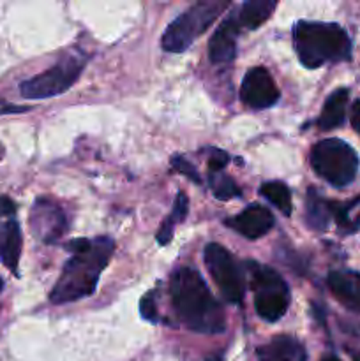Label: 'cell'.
I'll return each mask as SVG.
<instances>
[{"label": "cell", "mask_w": 360, "mask_h": 361, "mask_svg": "<svg viewBox=\"0 0 360 361\" xmlns=\"http://www.w3.org/2000/svg\"><path fill=\"white\" fill-rule=\"evenodd\" d=\"M85 62L87 59L83 55L64 56L59 63L49 67L48 71L23 81L20 85V94L25 99H34V101L64 94L76 83L80 74L83 73Z\"/></svg>", "instance_id": "obj_7"}, {"label": "cell", "mask_w": 360, "mask_h": 361, "mask_svg": "<svg viewBox=\"0 0 360 361\" xmlns=\"http://www.w3.org/2000/svg\"><path fill=\"white\" fill-rule=\"evenodd\" d=\"M306 221L307 226L314 231H327L328 221H330V207H328V201H325L316 192V189L307 190Z\"/></svg>", "instance_id": "obj_18"}, {"label": "cell", "mask_w": 360, "mask_h": 361, "mask_svg": "<svg viewBox=\"0 0 360 361\" xmlns=\"http://www.w3.org/2000/svg\"><path fill=\"white\" fill-rule=\"evenodd\" d=\"M293 39L300 63L307 69H316L327 62H342L352 55L348 34L335 23L302 20L293 28Z\"/></svg>", "instance_id": "obj_3"}, {"label": "cell", "mask_w": 360, "mask_h": 361, "mask_svg": "<svg viewBox=\"0 0 360 361\" xmlns=\"http://www.w3.org/2000/svg\"><path fill=\"white\" fill-rule=\"evenodd\" d=\"M274 222L275 219L268 208L261 207V204H251L242 214L226 219L224 224L239 235H242L244 238L258 240L274 228Z\"/></svg>", "instance_id": "obj_11"}, {"label": "cell", "mask_w": 360, "mask_h": 361, "mask_svg": "<svg viewBox=\"0 0 360 361\" xmlns=\"http://www.w3.org/2000/svg\"><path fill=\"white\" fill-rule=\"evenodd\" d=\"M228 6L226 0H201L194 4L168 25L161 39L162 49L169 53L186 51Z\"/></svg>", "instance_id": "obj_4"}, {"label": "cell", "mask_w": 360, "mask_h": 361, "mask_svg": "<svg viewBox=\"0 0 360 361\" xmlns=\"http://www.w3.org/2000/svg\"><path fill=\"white\" fill-rule=\"evenodd\" d=\"M30 229L42 243H55L67 229L62 208L49 197H37L30 210Z\"/></svg>", "instance_id": "obj_9"}, {"label": "cell", "mask_w": 360, "mask_h": 361, "mask_svg": "<svg viewBox=\"0 0 360 361\" xmlns=\"http://www.w3.org/2000/svg\"><path fill=\"white\" fill-rule=\"evenodd\" d=\"M140 314L143 319L150 321V323H157V291H148L147 295L140 300Z\"/></svg>", "instance_id": "obj_24"}, {"label": "cell", "mask_w": 360, "mask_h": 361, "mask_svg": "<svg viewBox=\"0 0 360 361\" xmlns=\"http://www.w3.org/2000/svg\"><path fill=\"white\" fill-rule=\"evenodd\" d=\"M16 210V204L6 196H0V215H13Z\"/></svg>", "instance_id": "obj_26"}, {"label": "cell", "mask_w": 360, "mask_h": 361, "mask_svg": "<svg viewBox=\"0 0 360 361\" xmlns=\"http://www.w3.org/2000/svg\"><path fill=\"white\" fill-rule=\"evenodd\" d=\"M328 288L346 309L360 312V274L332 271L328 275Z\"/></svg>", "instance_id": "obj_14"}, {"label": "cell", "mask_w": 360, "mask_h": 361, "mask_svg": "<svg viewBox=\"0 0 360 361\" xmlns=\"http://www.w3.org/2000/svg\"><path fill=\"white\" fill-rule=\"evenodd\" d=\"M172 166L176 173H180V175H184L186 178H189L191 182H194L196 185H200L201 183V176H200V173H198V169L194 168V164H191V162L187 161L184 155H179V154L173 155Z\"/></svg>", "instance_id": "obj_23"}, {"label": "cell", "mask_w": 360, "mask_h": 361, "mask_svg": "<svg viewBox=\"0 0 360 361\" xmlns=\"http://www.w3.org/2000/svg\"><path fill=\"white\" fill-rule=\"evenodd\" d=\"M0 289H2V281H0Z\"/></svg>", "instance_id": "obj_31"}, {"label": "cell", "mask_w": 360, "mask_h": 361, "mask_svg": "<svg viewBox=\"0 0 360 361\" xmlns=\"http://www.w3.org/2000/svg\"><path fill=\"white\" fill-rule=\"evenodd\" d=\"M169 296L176 317L191 331L219 335L226 330L224 312L198 270L176 268L169 279Z\"/></svg>", "instance_id": "obj_2"}, {"label": "cell", "mask_w": 360, "mask_h": 361, "mask_svg": "<svg viewBox=\"0 0 360 361\" xmlns=\"http://www.w3.org/2000/svg\"><path fill=\"white\" fill-rule=\"evenodd\" d=\"M321 361H341V360L335 358V356H325V358L321 360Z\"/></svg>", "instance_id": "obj_29"}, {"label": "cell", "mask_w": 360, "mask_h": 361, "mask_svg": "<svg viewBox=\"0 0 360 361\" xmlns=\"http://www.w3.org/2000/svg\"><path fill=\"white\" fill-rule=\"evenodd\" d=\"M28 111L27 106H9V108L0 109V115H7V113H23Z\"/></svg>", "instance_id": "obj_28"}, {"label": "cell", "mask_w": 360, "mask_h": 361, "mask_svg": "<svg viewBox=\"0 0 360 361\" xmlns=\"http://www.w3.org/2000/svg\"><path fill=\"white\" fill-rule=\"evenodd\" d=\"M187 210H189V201L184 192H179L175 197V203H173V210L168 217L162 221L161 228L157 231V242L159 245H168L173 238V233H175V226L180 224L184 219L187 217Z\"/></svg>", "instance_id": "obj_20"}, {"label": "cell", "mask_w": 360, "mask_h": 361, "mask_svg": "<svg viewBox=\"0 0 360 361\" xmlns=\"http://www.w3.org/2000/svg\"><path fill=\"white\" fill-rule=\"evenodd\" d=\"M261 196L267 197L282 215H289L293 210L292 192L282 182H267L260 187Z\"/></svg>", "instance_id": "obj_21"}, {"label": "cell", "mask_w": 360, "mask_h": 361, "mask_svg": "<svg viewBox=\"0 0 360 361\" xmlns=\"http://www.w3.org/2000/svg\"><path fill=\"white\" fill-rule=\"evenodd\" d=\"M314 173L334 187H346L355 180L359 157L346 141L337 137L318 141L309 155Z\"/></svg>", "instance_id": "obj_5"}, {"label": "cell", "mask_w": 360, "mask_h": 361, "mask_svg": "<svg viewBox=\"0 0 360 361\" xmlns=\"http://www.w3.org/2000/svg\"><path fill=\"white\" fill-rule=\"evenodd\" d=\"M258 361H307L306 348L288 335L274 337L256 351Z\"/></svg>", "instance_id": "obj_13"}, {"label": "cell", "mask_w": 360, "mask_h": 361, "mask_svg": "<svg viewBox=\"0 0 360 361\" xmlns=\"http://www.w3.org/2000/svg\"><path fill=\"white\" fill-rule=\"evenodd\" d=\"M275 7H277L275 0H247L236 13L240 28L244 27L254 30V28L261 27L272 16Z\"/></svg>", "instance_id": "obj_17"}, {"label": "cell", "mask_w": 360, "mask_h": 361, "mask_svg": "<svg viewBox=\"0 0 360 361\" xmlns=\"http://www.w3.org/2000/svg\"><path fill=\"white\" fill-rule=\"evenodd\" d=\"M208 185H210L212 194H214L217 200L226 201V200H232V197L242 196V190L239 189L235 180H233L232 176L224 175V173H210Z\"/></svg>", "instance_id": "obj_22"}, {"label": "cell", "mask_w": 360, "mask_h": 361, "mask_svg": "<svg viewBox=\"0 0 360 361\" xmlns=\"http://www.w3.org/2000/svg\"><path fill=\"white\" fill-rule=\"evenodd\" d=\"M239 32L240 25L236 20V13H232L219 25L208 42V59L212 63H228L235 59Z\"/></svg>", "instance_id": "obj_12"}, {"label": "cell", "mask_w": 360, "mask_h": 361, "mask_svg": "<svg viewBox=\"0 0 360 361\" xmlns=\"http://www.w3.org/2000/svg\"><path fill=\"white\" fill-rule=\"evenodd\" d=\"M353 360H355V361H360V355H353Z\"/></svg>", "instance_id": "obj_30"}, {"label": "cell", "mask_w": 360, "mask_h": 361, "mask_svg": "<svg viewBox=\"0 0 360 361\" xmlns=\"http://www.w3.org/2000/svg\"><path fill=\"white\" fill-rule=\"evenodd\" d=\"M352 126L356 133L360 134V99H356L353 102V108H352Z\"/></svg>", "instance_id": "obj_27"}, {"label": "cell", "mask_w": 360, "mask_h": 361, "mask_svg": "<svg viewBox=\"0 0 360 361\" xmlns=\"http://www.w3.org/2000/svg\"><path fill=\"white\" fill-rule=\"evenodd\" d=\"M205 264L208 274L214 279L215 286L221 291L222 298L228 303L239 305L244 298V281L240 275L239 267L228 249L219 243H208L205 247Z\"/></svg>", "instance_id": "obj_8"}, {"label": "cell", "mask_w": 360, "mask_h": 361, "mask_svg": "<svg viewBox=\"0 0 360 361\" xmlns=\"http://www.w3.org/2000/svg\"><path fill=\"white\" fill-rule=\"evenodd\" d=\"M281 94L265 67H253L240 85V101L251 109H267L279 101Z\"/></svg>", "instance_id": "obj_10"}, {"label": "cell", "mask_w": 360, "mask_h": 361, "mask_svg": "<svg viewBox=\"0 0 360 361\" xmlns=\"http://www.w3.org/2000/svg\"><path fill=\"white\" fill-rule=\"evenodd\" d=\"M229 155L224 150H217V148H212L210 157H208V169L210 173H222V169L228 166Z\"/></svg>", "instance_id": "obj_25"}, {"label": "cell", "mask_w": 360, "mask_h": 361, "mask_svg": "<svg viewBox=\"0 0 360 361\" xmlns=\"http://www.w3.org/2000/svg\"><path fill=\"white\" fill-rule=\"evenodd\" d=\"M251 274V289L254 293V309L261 319L274 323L286 314L289 307V289L284 279L270 267L247 263Z\"/></svg>", "instance_id": "obj_6"}, {"label": "cell", "mask_w": 360, "mask_h": 361, "mask_svg": "<svg viewBox=\"0 0 360 361\" xmlns=\"http://www.w3.org/2000/svg\"><path fill=\"white\" fill-rule=\"evenodd\" d=\"M348 97V88H337V90L332 92V94L328 95V99L323 104V109H321L320 118H318V127H320V129L330 130L344 122Z\"/></svg>", "instance_id": "obj_16"}, {"label": "cell", "mask_w": 360, "mask_h": 361, "mask_svg": "<svg viewBox=\"0 0 360 361\" xmlns=\"http://www.w3.org/2000/svg\"><path fill=\"white\" fill-rule=\"evenodd\" d=\"M73 252L71 259L64 264V270L49 293V300L55 305L87 298L97 288L99 277L112 259L115 243L108 236L95 240L76 238L66 245Z\"/></svg>", "instance_id": "obj_1"}, {"label": "cell", "mask_w": 360, "mask_h": 361, "mask_svg": "<svg viewBox=\"0 0 360 361\" xmlns=\"http://www.w3.org/2000/svg\"><path fill=\"white\" fill-rule=\"evenodd\" d=\"M330 215H334L342 233H355L360 229V196L348 203H328Z\"/></svg>", "instance_id": "obj_19"}, {"label": "cell", "mask_w": 360, "mask_h": 361, "mask_svg": "<svg viewBox=\"0 0 360 361\" xmlns=\"http://www.w3.org/2000/svg\"><path fill=\"white\" fill-rule=\"evenodd\" d=\"M21 247H23V240H21L20 226L16 221H9L4 226V231L0 235V259L14 275H18Z\"/></svg>", "instance_id": "obj_15"}]
</instances>
